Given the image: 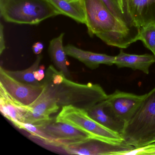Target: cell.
Returning <instances> with one entry per match:
<instances>
[{
  "label": "cell",
  "mask_w": 155,
  "mask_h": 155,
  "mask_svg": "<svg viewBox=\"0 0 155 155\" xmlns=\"http://www.w3.org/2000/svg\"><path fill=\"white\" fill-rule=\"evenodd\" d=\"M27 107L19 106L3 95H0V109L2 115L17 127L24 122Z\"/></svg>",
  "instance_id": "e0dca14e"
},
{
  "label": "cell",
  "mask_w": 155,
  "mask_h": 155,
  "mask_svg": "<svg viewBox=\"0 0 155 155\" xmlns=\"http://www.w3.org/2000/svg\"><path fill=\"white\" fill-rule=\"evenodd\" d=\"M34 44H35L37 47H38L41 50H43L44 46H43V44H42V43L40 42H37V43H35Z\"/></svg>",
  "instance_id": "484cf974"
},
{
  "label": "cell",
  "mask_w": 155,
  "mask_h": 155,
  "mask_svg": "<svg viewBox=\"0 0 155 155\" xmlns=\"http://www.w3.org/2000/svg\"><path fill=\"white\" fill-rule=\"evenodd\" d=\"M145 94L137 95L116 90L108 95L106 101L115 115L126 122L140 104Z\"/></svg>",
  "instance_id": "30bf717a"
},
{
  "label": "cell",
  "mask_w": 155,
  "mask_h": 155,
  "mask_svg": "<svg viewBox=\"0 0 155 155\" xmlns=\"http://www.w3.org/2000/svg\"><path fill=\"white\" fill-rule=\"evenodd\" d=\"M43 90L42 85L36 86L21 82L9 75L6 70L0 68V95L13 103L28 107L35 102Z\"/></svg>",
  "instance_id": "8992f818"
},
{
  "label": "cell",
  "mask_w": 155,
  "mask_h": 155,
  "mask_svg": "<svg viewBox=\"0 0 155 155\" xmlns=\"http://www.w3.org/2000/svg\"><path fill=\"white\" fill-rule=\"evenodd\" d=\"M41 83L42 93L52 99L60 107L72 106L87 111L107 99L108 95L99 84L74 82L52 65L46 71Z\"/></svg>",
  "instance_id": "6da1fadb"
},
{
  "label": "cell",
  "mask_w": 155,
  "mask_h": 155,
  "mask_svg": "<svg viewBox=\"0 0 155 155\" xmlns=\"http://www.w3.org/2000/svg\"><path fill=\"white\" fill-rule=\"evenodd\" d=\"M61 148L68 154L81 155H126L136 148L125 142L115 144L94 137Z\"/></svg>",
  "instance_id": "52a82bcc"
},
{
  "label": "cell",
  "mask_w": 155,
  "mask_h": 155,
  "mask_svg": "<svg viewBox=\"0 0 155 155\" xmlns=\"http://www.w3.org/2000/svg\"><path fill=\"white\" fill-rule=\"evenodd\" d=\"M55 121L64 122L87 132L91 136L115 144L124 142L121 135L91 118L87 110L72 106L62 107Z\"/></svg>",
  "instance_id": "5b68a950"
},
{
  "label": "cell",
  "mask_w": 155,
  "mask_h": 155,
  "mask_svg": "<svg viewBox=\"0 0 155 155\" xmlns=\"http://www.w3.org/2000/svg\"><path fill=\"white\" fill-rule=\"evenodd\" d=\"M41 55L38 56L35 62L30 68L21 71L6 70L7 73L11 77L21 82L36 86H40L41 83L36 79L34 77V72L39 68L41 61L42 59Z\"/></svg>",
  "instance_id": "ac0fdd59"
},
{
  "label": "cell",
  "mask_w": 155,
  "mask_h": 155,
  "mask_svg": "<svg viewBox=\"0 0 155 155\" xmlns=\"http://www.w3.org/2000/svg\"><path fill=\"white\" fill-rule=\"evenodd\" d=\"M45 67L43 65L39 66V68L34 72V77L38 81H41L44 79L45 77V73L44 71Z\"/></svg>",
  "instance_id": "603a6c76"
},
{
  "label": "cell",
  "mask_w": 155,
  "mask_h": 155,
  "mask_svg": "<svg viewBox=\"0 0 155 155\" xmlns=\"http://www.w3.org/2000/svg\"><path fill=\"white\" fill-rule=\"evenodd\" d=\"M61 15L68 16L79 23L86 24V15L83 0H50Z\"/></svg>",
  "instance_id": "9a60e30c"
},
{
  "label": "cell",
  "mask_w": 155,
  "mask_h": 155,
  "mask_svg": "<svg viewBox=\"0 0 155 155\" xmlns=\"http://www.w3.org/2000/svg\"><path fill=\"white\" fill-rule=\"evenodd\" d=\"M154 62L155 57L154 55L128 54L120 50V53L115 56L114 64L119 68H130L133 70L140 71L145 74H148L150 68Z\"/></svg>",
  "instance_id": "5bb4252c"
},
{
  "label": "cell",
  "mask_w": 155,
  "mask_h": 155,
  "mask_svg": "<svg viewBox=\"0 0 155 155\" xmlns=\"http://www.w3.org/2000/svg\"><path fill=\"white\" fill-rule=\"evenodd\" d=\"M64 33H61L58 37L54 38L50 42L49 52L51 60L60 71L64 73L68 78L71 77L68 68L67 54L63 47V39Z\"/></svg>",
  "instance_id": "2e32d148"
},
{
  "label": "cell",
  "mask_w": 155,
  "mask_h": 155,
  "mask_svg": "<svg viewBox=\"0 0 155 155\" xmlns=\"http://www.w3.org/2000/svg\"><path fill=\"white\" fill-rule=\"evenodd\" d=\"M37 127L54 139L55 147L61 148L92 137L87 132L64 122H53L52 120Z\"/></svg>",
  "instance_id": "9c48e42d"
},
{
  "label": "cell",
  "mask_w": 155,
  "mask_h": 155,
  "mask_svg": "<svg viewBox=\"0 0 155 155\" xmlns=\"http://www.w3.org/2000/svg\"><path fill=\"white\" fill-rule=\"evenodd\" d=\"M89 116L100 124L121 135L125 122L120 119L111 110L106 100L87 110Z\"/></svg>",
  "instance_id": "7c38bea8"
},
{
  "label": "cell",
  "mask_w": 155,
  "mask_h": 155,
  "mask_svg": "<svg viewBox=\"0 0 155 155\" xmlns=\"http://www.w3.org/2000/svg\"><path fill=\"white\" fill-rule=\"evenodd\" d=\"M5 40H4V27L2 23L0 25V54H2L5 49Z\"/></svg>",
  "instance_id": "cb8c5ba5"
},
{
  "label": "cell",
  "mask_w": 155,
  "mask_h": 155,
  "mask_svg": "<svg viewBox=\"0 0 155 155\" xmlns=\"http://www.w3.org/2000/svg\"><path fill=\"white\" fill-rule=\"evenodd\" d=\"M0 12L7 22L28 25L61 15L50 0H0Z\"/></svg>",
  "instance_id": "277c9868"
},
{
  "label": "cell",
  "mask_w": 155,
  "mask_h": 155,
  "mask_svg": "<svg viewBox=\"0 0 155 155\" xmlns=\"http://www.w3.org/2000/svg\"><path fill=\"white\" fill-rule=\"evenodd\" d=\"M60 108L54 100L41 92L35 102L27 107L24 123L38 126L51 121L50 115L58 112Z\"/></svg>",
  "instance_id": "8fae6325"
},
{
  "label": "cell",
  "mask_w": 155,
  "mask_h": 155,
  "mask_svg": "<svg viewBox=\"0 0 155 155\" xmlns=\"http://www.w3.org/2000/svg\"><path fill=\"white\" fill-rule=\"evenodd\" d=\"M127 155H155V142L142 147L135 148Z\"/></svg>",
  "instance_id": "7402d4cb"
},
{
  "label": "cell",
  "mask_w": 155,
  "mask_h": 155,
  "mask_svg": "<svg viewBox=\"0 0 155 155\" xmlns=\"http://www.w3.org/2000/svg\"><path fill=\"white\" fill-rule=\"evenodd\" d=\"M86 24L90 37L96 35L109 46L127 48L138 41L140 28L119 20L101 0H83Z\"/></svg>",
  "instance_id": "7a4b0ae2"
},
{
  "label": "cell",
  "mask_w": 155,
  "mask_h": 155,
  "mask_svg": "<svg viewBox=\"0 0 155 155\" xmlns=\"http://www.w3.org/2000/svg\"><path fill=\"white\" fill-rule=\"evenodd\" d=\"M18 128L26 130L32 136L39 138L47 144L55 147L56 146V142L54 139L35 125L29 123H21L19 126Z\"/></svg>",
  "instance_id": "ffe728a7"
},
{
  "label": "cell",
  "mask_w": 155,
  "mask_h": 155,
  "mask_svg": "<svg viewBox=\"0 0 155 155\" xmlns=\"http://www.w3.org/2000/svg\"><path fill=\"white\" fill-rule=\"evenodd\" d=\"M68 1H78V0H68Z\"/></svg>",
  "instance_id": "4316f807"
},
{
  "label": "cell",
  "mask_w": 155,
  "mask_h": 155,
  "mask_svg": "<svg viewBox=\"0 0 155 155\" xmlns=\"http://www.w3.org/2000/svg\"></svg>",
  "instance_id": "83f0119b"
},
{
  "label": "cell",
  "mask_w": 155,
  "mask_h": 155,
  "mask_svg": "<svg viewBox=\"0 0 155 155\" xmlns=\"http://www.w3.org/2000/svg\"><path fill=\"white\" fill-rule=\"evenodd\" d=\"M108 9L119 20L131 27V26L124 15L121 7L119 0H101Z\"/></svg>",
  "instance_id": "44dd1931"
},
{
  "label": "cell",
  "mask_w": 155,
  "mask_h": 155,
  "mask_svg": "<svg viewBox=\"0 0 155 155\" xmlns=\"http://www.w3.org/2000/svg\"><path fill=\"white\" fill-rule=\"evenodd\" d=\"M65 50L67 55L78 60L92 70L97 68L101 64L111 66L115 63V56L83 50L71 44L65 47Z\"/></svg>",
  "instance_id": "4fadbf2b"
},
{
  "label": "cell",
  "mask_w": 155,
  "mask_h": 155,
  "mask_svg": "<svg viewBox=\"0 0 155 155\" xmlns=\"http://www.w3.org/2000/svg\"><path fill=\"white\" fill-rule=\"evenodd\" d=\"M131 26L140 28L155 24V0H119Z\"/></svg>",
  "instance_id": "ba28073f"
},
{
  "label": "cell",
  "mask_w": 155,
  "mask_h": 155,
  "mask_svg": "<svg viewBox=\"0 0 155 155\" xmlns=\"http://www.w3.org/2000/svg\"><path fill=\"white\" fill-rule=\"evenodd\" d=\"M32 50H33V52L37 55L40 54L41 51H42L38 47H37L35 44H34L32 47Z\"/></svg>",
  "instance_id": "d4e9b609"
},
{
  "label": "cell",
  "mask_w": 155,
  "mask_h": 155,
  "mask_svg": "<svg viewBox=\"0 0 155 155\" xmlns=\"http://www.w3.org/2000/svg\"><path fill=\"white\" fill-rule=\"evenodd\" d=\"M121 136L124 142L136 148L155 142V87L145 94L125 122Z\"/></svg>",
  "instance_id": "3957f363"
},
{
  "label": "cell",
  "mask_w": 155,
  "mask_h": 155,
  "mask_svg": "<svg viewBox=\"0 0 155 155\" xmlns=\"http://www.w3.org/2000/svg\"><path fill=\"white\" fill-rule=\"evenodd\" d=\"M138 40L141 41L145 47L155 56V24L140 28Z\"/></svg>",
  "instance_id": "d6986e66"
}]
</instances>
